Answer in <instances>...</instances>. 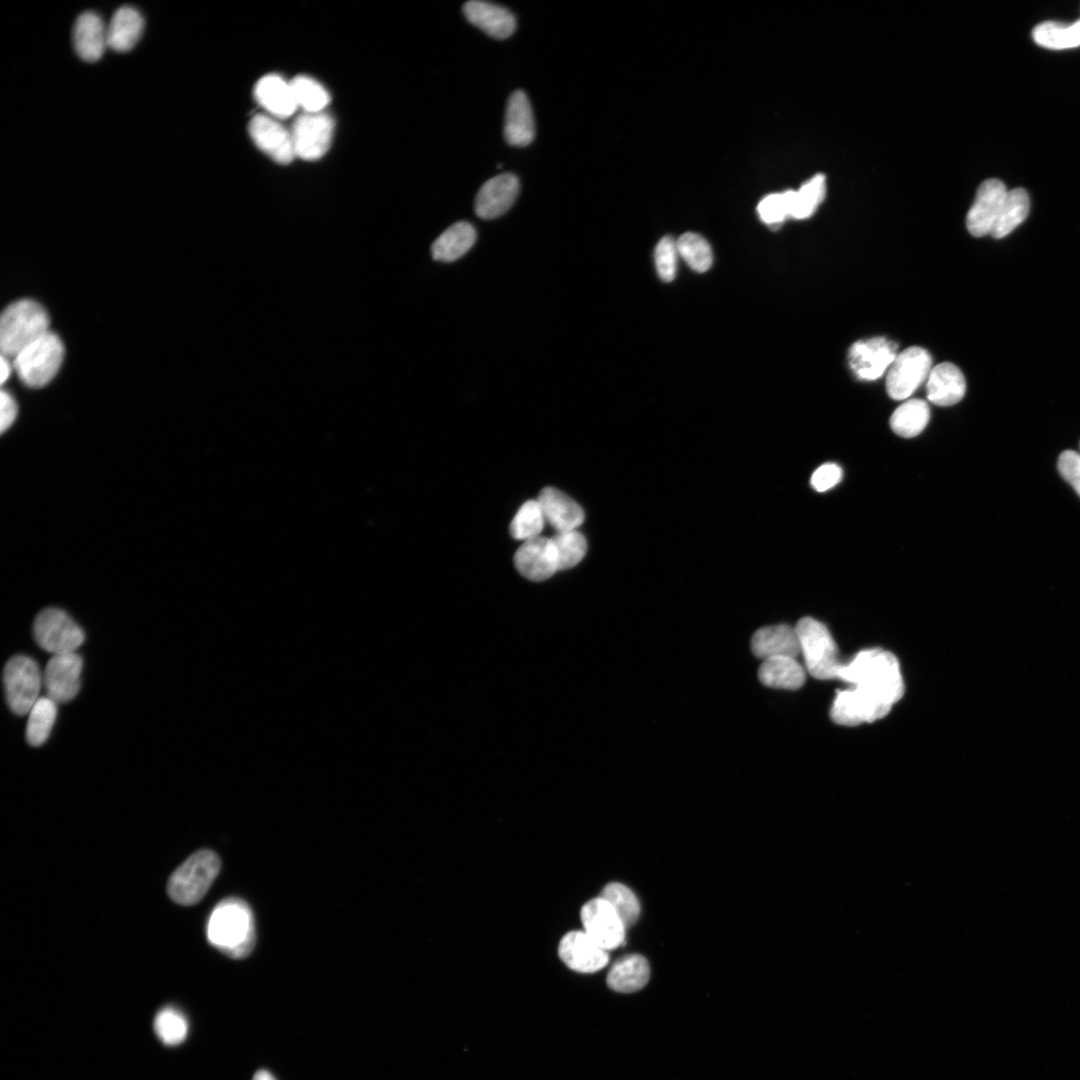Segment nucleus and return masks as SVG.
<instances>
[{"mask_svg":"<svg viewBox=\"0 0 1080 1080\" xmlns=\"http://www.w3.org/2000/svg\"><path fill=\"white\" fill-rule=\"evenodd\" d=\"M838 678L859 687L883 702L893 705L904 693V684L896 656L882 649L864 650L843 663Z\"/></svg>","mask_w":1080,"mask_h":1080,"instance_id":"f257e3e1","label":"nucleus"},{"mask_svg":"<svg viewBox=\"0 0 1080 1080\" xmlns=\"http://www.w3.org/2000/svg\"><path fill=\"white\" fill-rule=\"evenodd\" d=\"M206 936L212 946L228 957H247L256 941L255 921L250 906L236 897L220 901L208 918Z\"/></svg>","mask_w":1080,"mask_h":1080,"instance_id":"f03ea898","label":"nucleus"},{"mask_svg":"<svg viewBox=\"0 0 1080 1080\" xmlns=\"http://www.w3.org/2000/svg\"><path fill=\"white\" fill-rule=\"evenodd\" d=\"M46 310L36 301L21 299L10 304L0 321L2 355L14 358L20 351L49 331Z\"/></svg>","mask_w":1080,"mask_h":1080,"instance_id":"7ed1b4c3","label":"nucleus"},{"mask_svg":"<svg viewBox=\"0 0 1080 1080\" xmlns=\"http://www.w3.org/2000/svg\"><path fill=\"white\" fill-rule=\"evenodd\" d=\"M221 862L211 850H199L190 855L170 876L167 892L177 904L198 903L219 874Z\"/></svg>","mask_w":1080,"mask_h":1080,"instance_id":"20e7f679","label":"nucleus"},{"mask_svg":"<svg viewBox=\"0 0 1080 1080\" xmlns=\"http://www.w3.org/2000/svg\"><path fill=\"white\" fill-rule=\"evenodd\" d=\"M800 654L809 674L820 680L838 678L842 662L837 646L827 627L811 618L804 617L795 626Z\"/></svg>","mask_w":1080,"mask_h":1080,"instance_id":"39448f33","label":"nucleus"},{"mask_svg":"<svg viewBox=\"0 0 1080 1080\" xmlns=\"http://www.w3.org/2000/svg\"><path fill=\"white\" fill-rule=\"evenodd\" d=\"M63 357L64 346L61 339L48 331L20 351L13 358L12 364L25 385L40 388L57 374Z\"/></svg>","mask_w":1080,"mask_h":1080,"instance_id":"423d86ee","label":"nucleus"},{"mask_svg":"<svg viewBox=\"0 0 1080 1080\" xmlns=\"http://www.w3.org/2000/svg\"><path fill=\"white\" fill-rule=\"evenodd\" d=\"M7 704L17 715L29 713L39 699L41 674L37 663L28 656L12 657L3 670Z\"/></svg>","mask_w":1080,"mask_h":1080,"instance_id":"0eeeda50","label":"nucleus"},{"mask_svg":"<svg viewBox=\"0 0 1080 1080\" xmlns=\"http://www.w3.org/2000/svg\"><path fill=\"white\" fill-rule=\"evenodd\" d=\"M33 634L37 644L54 655L75 652L85 639L81 627L57 608L44 609L37 615Z\"/></svg>","mask_w":1080,"mask_h":1080,"instance_id":"6e6552de","label":"nucleus"},{"mask_svg":"<svg viewBox=\"0 0 1080 1080\" xmlns=\"http://www.w3.org/2000/svg\"><path fill=\"white\" fill-rule=\"evenodd\" d=\"M932 358L929 352L919 346H912L900 354L889 367L886 378V390L894 400L910 397L929 376Z\"/></svg>","mask_w":1080,"mask_h":1080,"instance_id":"1a4fd4ad","label":"nucleus"},{"mask_svg":"<svg viewBox=\"0 0 1080 1080\" xmlns=\"http://www.w3.org/2000/svg\"><path fill=\"white\" fill-rule=\"evenodd\" d=\"M583 931L606 951L619 947L625 938V924L614 908L598 896L580 910Z\"/></svg>","mask_w":1080,"mask_h":1080,"instance_id":"9d476101","label":"nucleus"},{"mask_svg":"<svg viewBox=\"0 0 1080 1080\" xmlns=\"http://www.w3.org/2000/svg\"><path fill=\"white\" fill-rule=\"evenodd\" d=\"M290 130L295 155L304 160H316L330 146L334 121L325 112H304L296 118Z\"/></svg>","mask_w":1080,"mask_h":1080,"instance_id":"9b49d317","label":"nucleus"},{"mask_svg":"<svg viewBox=\"0 0 1080 1080\" xmlns=\"http://www.w3.org/2000/svg\"><path fill=\"white\" fill-rule=\"evenodd\" d=\"M891 707L871 693L852 686L837 692L831 708V718L839 725L855 726L883 718Z\"/></svg>","mask_w":1080,"mask_h":1080,"instance_id":"f8f14e48","label":"nucleus"},{"mask_svg":"<svg viewBox=\"0 0 1080 1080\" xmlns=\"http://www.w3.org/2000/svg\"><path fill=\"white\" fill-rule=\"evenodd\" d=\"M898 345L885 337L855 342L849 349L848 362L855 376L872 381L881 377L895 360Z\"/></svg>","mask_w":1080,"mask_h":1080,"instance_id":"ddd939ff","label":"nucleus"},{"mask_svg":"<svg viewBox=\"0 0 1080 1080\" xmlns=\"http://www.w3.org/2000/svg\"><path fill=\"white\" fill-rule=\"evenodd\" d=\"M82 658L76 654H56L48 661L43 683L48 697L57 702L73 699L80 688Z\"/></svg>","mask_w":1080,"mask_h":1080,"instance_id":"4468645a","label":"nucleus"},{"mask_svg":"<svg viewBox=\"0 0 1080 1080\" xmlns=\"http://www.w3.org/2000/svg\"><path fill=\"white\" fill-rule=\"evenodd\" d=\"M248 130L255 145L274 161L288 164L296 157L291 130L277 118L257 114L251 119Z\"/></svg>","mask_w":1080,"mask_h":1080,"instance_id":"2eb2a0df","label":"nucleus"},{"mask_svg":"<svg viewBox=\"0 0 1080 1080\" xmlns=\"http://www.w3.org/2000/svg\"><path fill=\"white\" fill-rule=\"evenodd\" d=\"M558 954L568 968L579 973L597 972L609 961L608 951L583 930L566 933L560 940Z\"/></svg>","mask_w":1080,"mask_h":1080,"instance_id":"dca6fc26","label":"nucleus"},{"mask_svg":"<svg viewBox=\"0 0 1080 1080\" xmlns=\"http://www.w3.org/2000/svg\"><path fill=\"white\" fill-rule=\"evenodd\" d=\"M1007 191L1005 184L996 178L981 183L966 217V226L971 235L982 237L991 234Z\"/></svg>","mask_w":1080,"mask_h":1080,"instance_id":"f3484780","label":"nucleus"},{"mask_svg":"<svg viewBox=\"0 0 1080 1080\" xmlns=\"http://www.w3.org/2000/svg\"><path fill=\"white\" fill-rule=\"evenodd\" d=\"M519 189V180L512 173H501L490 178L480 187L475 197L476 215L484 220L503 215L514 204Z\"/></svg>","mask_w":1080,"mask_h":1080,"instance_id":"a211bd4d","label":"nucleus"},{"mask_svg":"<svg viewBox=\"0 0 1080 1080\" xmlns=\"http://www.w3.org/2000/svg\"><path fill=\"white\" fill-rule=\"evenodd\" d=\"M517 570L527 579L543 581L558 570L557 554L551 538L537 536L526 540L514 555Z\"/></svg>","mask_w":1080,"mask_h":1080,"instance_id":"6ab92c4d","label":"nucleus"},{"mask_svg":"<svg viewBox=\"0 0 1080 1080\" xmlns=\"http://www.w3.org/2000/svg\"><path fill=\"white\" fill-rule=\"evenodd\" d=\"M466 19L495 39H506L516 29L515 16L505 7L482 1L470 0L463 5Z\"/></svg>","mask_w":1080,"mask_h":1080,"instance_id":"aec40b11","label":"nucleus"},{"mask_svg":"<svg viewBox=\"0 0 1080 1080\" xmlns=\"http://www.w3.org/2000/svg\"><path fill=\"white\" fill-rule=\"evenodd\" d=\"M75 52L86 62L98 61L108 48L107 25L92 11L80 14L73 26Z\"/></svg>","mask_w":1080,"mask_h":1080,"instance_id":"412c9836","label":"nucleus"},{"mask_svg":"<svg viewBox=\"0 0 1080 1080\" xmlns=\"http://www.w3.org/2000/svg\"><path fill=\"white\" fill-rule=\"evenodd\" d=\"M511 146L525 147L535 137V122L529 99L524 91L516 90L508 98L503 129Z\"/></svg>","mask_w":1080,"mask_h":1080,"instance_id":"4be33fe9","label":"nucleus"},{"mask_svg":"<svg viewBox=\"0 0 1080 1080\" xmlns=\"http://www.w3.org/2000/svg\"><path fill=\"white\" fill-rule=\"evenodd\" d=\"M544 519L557 532L576 530L584 521L582 508L554 487L543 488L537 498Z\"/></svg>","mask_w":1080,"mask_h":1080,"instance_id":"5701e85b","label":"nucleus"},{"mask_svg":"<svg viewBox=\"0 0 1080 1080\" xmlns=\"http://www.w3.org/2000/svg\"><path fill=\"white\" fill-rule=\"evenodd\" d=\"M751 650L762 661L780 656L796 658L800 654L796 629L787 624L760 628L752 636Z\"/></svg>","mask_w":1080,"mask_h":1080,"instance_id":"b1692460","label":"nucleus"},{"mask_svg":"<svg viewBox=\"0 0 1080 1080\" xmlns=\"http://www.w3.org/2000/svg\"><path fill=\"white\" fill-rule=\"evenodd\" d=\"M966 381L962 371L950 362H943L931 369L926 395L935 405L947 407L960 402L965 395Z\"/></svg>","mask_w":1080,"mask_h":1080,"instance_id":"393cba45","label":"nucleus"},{"mask_svg":"<svg viewBox=\"0 0 1080 1080\" xmlns=\"http://www.w3.org/2000/svg\"><path fill=\"white\" fill-rule=\"evenodd\" d=\"M254 95L270 116L283 119L298 109L290 81L277 74L263 76L255 85Z\"/></svg>","mask_w":1080,"mask_h":1080,"instance_id":"a878e982","label":"nucleus"},{"mask_svg":"<svg viewBox=\"0 0 1080 1080\" xmlns=\"http://www.w3.org/2000/svg\"><path fill=\"white\" fill-rule=\"evenodd\" d=\"M144 30L142 14L130 5L119 7L107 25L108 48L127 52L139 41Z\"/></svg>","mask_w":1080,"mask_h":1080,"instance_id":"bb28decb","label":"nucleus"},{"mask_svg":"<svg viewBox=\"0 0 1080 1080\" xmlns=\"http://www.w3.org/2000/svg\"><path fill=\"white\" fill-rule=\"evenodd\" d=\"M649 976L646 958L639 954H628L613 963L606 981L609 988L616 992L631 993L643 988Z\"/></svg>","mask_w":1080,"mask_h":1080,"instance_id":"cd10ccee","label":"nucleus"},{"mask_svg":"<svg viewBox=\"0 0 1080 1080\" xmlns=\"http://www.w3.org/2000/svg\"><path fill=\"white\" fill-rule=\"evenodd\" d=\"M472 224L459 221L444 230L431 246L432 257L440 262H453L464 256L476 241Z\"/></svg>","mask_w":1080,"mask_h":1080,"instance_id":"c85d7f7f","label":"nucleus"},{"mask_svg":"<svg viewBox=\"0 0 1080 1080\" xmlns=\"http://www.w3.org/2000/svg\"><path fill=\"white\" fill-rule=\"evenodd\" d=\"M758 678L767 687L795 690L802 687L806 675L796 658L780 656L763 660Z\"/></svg>","mask_w":1080,"mask_h":1080,"instance_id":"c756f323","label":"nucleus"},{"mask_svg":"<svg viewBox=\"0 0 1080 1080\" xmlns=\"http://www.w3.org/2000/svg\"><path fill=\"white\" fill-rule=\"evenodd\" d=\"M1030 199L1023 188L1007 191L991 235L1000 239L1011 233L1028 216Z\"/></svg>","mask_w":1080,"mask_h":1080,"instance_id":"7c9ffc66","label":"nucleus"},{"mask_svg":"<svg viewBox=\"0 0 1080 1080\" xmlns=\"http://www.w3.org/2000/svg\"><path fill=\"white\" fill-rule=\"evenodd\" d=\"M930 418V409L922 399H909L898 406L890 417V426L894 433L904 438L920 434Z\"/></svg>","mask_w":1080,"mask_h":1080,"instance_id":"2f4dec72","label":"nucleus"},{"mask_svg":"<svg viewBox=\"0 0 1080 1080\" xmlns=\"http://www.w3.org/2000/svg\"><path fill=\"white\" fill-rule=\"evenodd\" d=\"M790 217L805 219L810 217L822 203L826 194V179L823 174H816L797 190H787Z\"/></svg>","mask_w":1080,"mask_h":1080,"instance_id":"473e14b6","label":"nucleus"},{"mask_svg":"<svg viewBox=\"0 0 1080 1080\" xmlns=\"http://www.w3.org/2000/svg\"><path fill=\"white\" fill-rule=\"evenodd\" d=\"M1034 41L1050 49H1068L1080 46V20L1070 25L1043 22L1033 30Z\"/></svg>","mask_w":1080,"mask_h":1080,"instance_id":"72a5a7b5","label":"nucleus"},{"mask_svg":"<svg viewBox=\"0 0 1080 1080\" xmlns=\"http://www.w3.org/2000/svg\"><path fill=\"white\" fill-rule=\"evenodd\" d=\"M56 702L51 698L40 697L31 710L26 727V739L32 746L42 745L48 738L56 719Z\"/></svg>","mask_w":1080,"mask_h":1080,"instance_id":"f704fd0d","label":"nucleus"},{"mask_svg":"<svg viewBox=\"0 0 1080 1080\" xmlns=\"http://www.w3.org/2000/svg\"><path fill=\"white\" fill-rule=\"evenodd\" d=\"M298 108L306 113L324 112L330 101L327 90L315 79L299 75L290 81Z\"/></svg>","mask_w":1080,"mask_h":1080,"instance_id":"c9c22d12","label":"nucleus"},{"mask_svg":"<svg viewBox=\"0 0 1080 1080\" xmlns=\"http://www.w3.org/2000/svg\"><path fill=\"white\" fill-rule=\"evenodd\" d=\"M600 897L614 908L626 927L633 925L638 920L640 904L635 894L627 886L618 882L608 883L602 889Z\"/></svg>","mask_w":1080,"mask_h":1080,"instance_id":"e433bc0d","label":"nucleus"},{"mask_svg":"<svg viewBox=\"0 0 1080 1080\" xmlns=\"http://www.w3.org/2000/svg\"><path fill=\"white\" fill-rule=\"evenodd\" d=\"M551 539L557 554L558 570L572 568L586 554V539L576 530L557 532Z\"/></svg>","mask_w":1080,"mask_h":1080,"instance_id":"4c0bfd02","label":"nucleus"},{"mask_svg":"<svg viewBox=\"0 0 1080 1080\" xmlns=\"http://www.w3.org/2000/svg\"><path fill=\"white\" fill-rule=\"evenodd\" d=\"M153 1026L158 1038L168 1046L182 1043L188 1033L186 1018L173 1007L161 1009L155 1016Z\"/></svg>","mask_w":1080,"mask_h":1080,"instance_id":"58836bf2","label":"nucleus"},{"mask_svg":"<svg viewBox=\"0 0 1080 1080\" xmlns=\"http://www.w3.org/2000/svg\"><path fill=\"white\" fill-rule=\"evenodd\" d=\"M676 243L678 254L694 271L705 272L711 267V248L703 237L687 232L681 235Z\"/></svg>","mask_w":1080,"mask_h":1080,"instance_id":"ea45409f","label":"nucleus"},{"mask_svg":"<svg viewBox=\"0 0 1080 1080\" xmlns=\"http://www.w3.org/2000/svg\"><path fill=\"white\" fill-rule=\"evenodd\" d=\"M544 522L545 519L537 500H529L514 516L510 524V533L513 538L526 541L540 536Z\"/></svg>","mask_w":1080,"mask_h":1080,"instance_id":"a19ab883","label":"nucleus"},{"mask_svg":"<svg viewBox=\"0 0 1080 1080\" xmlns=\"http://www.w3.org/2000/svg\"><path fill=\"white\" fill-rule=\"evenodd\" d=\"M757 211L761 220L766 224L770 226L780 225L787 217H790L787 192L765 196L759 202Z\"/></svg>","mask_w":1080,"mask_h":1080,"instance_id":"79ce46f5","label":"nucleus"},{"mask_svg":"<svg viewBox=\"0 0 1080 1080\" xmlns=\"http://www.w3.org/2000/svg\"><path fill=\"white\" fill-rule=\"evenodd\" d=\"M677 243L670 237H663L655 249V264L659 277L665 282L672 281L676 274Z\"/></svg>","mask_w":1080,"mask_h":1080,"instance_id":"37998d69","label":"nucleus"},{"mask_svg":"<svg viewBox=\"0 0 1080 1080\" xmlns=\"http://www.w3.org/2000/svg\"><path fill=\"white\" fill-rule=\"evenodd\" d=\"M1058 470L1080 496V453L1073 450L1062 452L1058 459Z\"/></svg>","mask_w":1080,"mask_h":1080,"instance_id":"c03bdc74","label":"nucleus"},{"mask_svg":"<svg viewBox=\"0 0 1080 1080\" xmlns=\"http://www.w3.org/2000/svg\"><path fill=\"white\" fill-rule=\"evenodd\" d=\"M842 477V469L834 463H826L817 468L811 476V485L818 492L834 487Z\"/></svg>","mask_w":1080,"mask_h":1080,"instance_id":"a18cd8bd","label":"nucleus"},{"mask_svg":"<svg viewBox=\"0 0 1080 1080\" xmlns=\"http://www.w3.org/2000/svg\"><path fill=\"white\" fill-rule=\"evenodd\" d=\"M0 406H1L0 426H1V432L3 433L14 422V420L16 418V415H17V405H16V402H15L13 396L9 392L2 390L1 391V396H0Z\"/></svg>","mask_w":1080,"mask_h":1080,"instance_id":"49530a36","label":"nucleus"},{"mask_svg":"<svg viewBox=\"0 0 1080 1080\" xmlns=\"http://www.w3.org/2000/svg\"><path fill=\"white\" fill-rule=\"evenodd\" d=\"M12 367H13V364L10 363L9 358L2 355L1 356V373H0L1 384H4L5 381L9 378Z\"/></svg>","mask_w":1080,"mask_h":1080,"instance_id":"de8ad7c7","label":"nucleus"},{"mask_svg":"<svg viewBox=\"0 0 1080 1080\" xmlns=\"http://www.w3.org/2000/svg\"><path fill=\"white\" fill-rule=\"evenodd\" d=\"M252 1080H276L272 1074L266 1070L257 1071Z\"/></svg>","mask_w":1080,"mask_h":1080,"instance_id":"09e8293b","label":"nucleus"}]
</instances>
